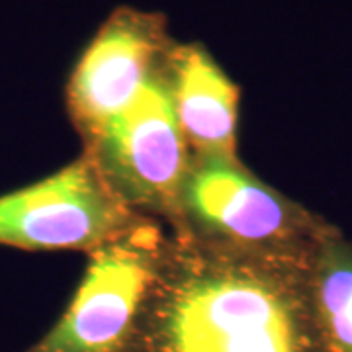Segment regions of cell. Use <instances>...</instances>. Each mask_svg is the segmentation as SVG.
I'll list each match as a JSON object with an SVG mask.
<instances>
[{
	"instance_id": "cell-4",
	"label": "cell",
	"mask_w": 352,
	"mask_h": 352,
	"mask_svg": "<svg viewBox=\"0 0 352 352\" xmlns=\"http://www.w3.org/2000/svg\"><path fill=\"white\" fill-rule=\"evenodd\" d=\"M82 153L131 212L173 226L190 151L176 120L168 59Z\"/></svg>"
},
{
	"instance_id": "cell-7",
	"label": "cell",
	"mask_w": 352,
	"mask_h": 352,
	"mask_svg": "<svg viewBox=\"0 0 352 352\" xmlns=\"http://www.w3.org/2000/svg\"><path fill=\"white\" fill-rule=\"evenodd\" d=\"M176 120L190 155H237L239 87L201 43H176L168 55Z\"/></svg>"
},
{
	"instance_id": "cell-2",
	"label": "cell",
	"mask_w": 352,
	"mask_h": 352,
	"mask_svg": "<svg viewBox=\"0 0 352 352\" xmlns=\"http://www.w3.org/2000/svg\"><path fill=\"white\" fill-rule=\"evenodd\" d=\"M175 231L258 252L305 254L335 226L247 168L239 157L190 155Z\"/></svg>"
},
{
	"instance_id": "cell-1",
	"label": "cell",
	"mask_w": 352,
	"mask_h": 352,
	"mask_svg": "<svg viewBox=\"0 0 352 352\" xmlns=\"http://www.w3.org/2000/svg\"><path fill=\"white\" fill-rule=\"evenodd\" d=\"M314 251H245L168 227L131 352H331L311 294Z\"/></svg>"
},
{
	"instance_id": "cell-5",
	"label": "cell",
	"mask_w": 352,
	"mask_h": 352,
	"mask_svg": "<svg viewBox=\"0 0 352 352\" xmlns=\"http://www.w3.org/2000/svg\"><path fill=\"white\" fill-rule=\"evenodd\" d=\"M145 215L113 194L85 153L24 188L0 196V245L30 252H90Z\"/></svg>"
},
{
	"instance_id": "cell-6",
	"label": "cell",
	"mask_w": 352,
	"mask_h": 352,
	"mask_svg": "<svg viewBox=\"0 0 352 352\" xmlns=\"http://www.w3.org/2000/svg\"><path fill=\"white\" fill-rule=\"evenodd\" d=\"M173 45L163 14L120 6L106 18L65 88L69 120L82 145L163 69Z\"/></svg>"
},
{
	"instance_id": "cell-3",
	"label": "cell",
	"mask_w": 352,
	"mask_h": 352,
	"mask_svg": "<svg viewBox=\"0 0 352 352\" xmlns=\"http://www.w3.org/2000/svg\"><path fill=\"white\" fill-rule=\"evenodd\" d=\"M166 241V223L141 217L88 252L87 270L67 309L25 352H131Z\"/></svg>"
},
{
	"instance_id": "cell-8",
	"label": "cell",
	"mask_w": 352,
	"mask_h": 352,
	"mask_svg": "<svg viewBox=\"0 0 352 352\" xmlns=\"http://www.w3.org/2000/svg\"><path fill=\"white\" fill-rule=\"evenodd\" d=\"M311 294L331 352H352V241L339 227L311 254Z\"/></svg>"
}]
</instances>
